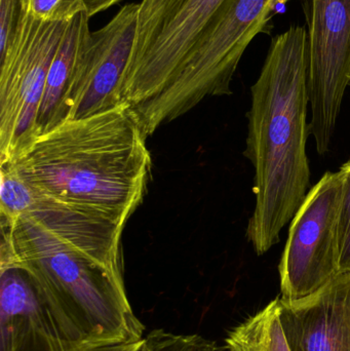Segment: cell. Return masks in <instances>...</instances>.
Masks as SVG:
<instances>
[{
    "instance_id": "obj_3",
    "label": "cell",
    "mask_w": 350,
    "mask_h": 351,
    "mask_svg": "<svg viewBox=\"0 0 350 351\" xmlns=\"http://www.w3.org/2000/svg\"><path fill=\"white\" fill-rule=\"evenodd\" d=\"M0 266L22 270L58 333L73 351H104L143 339L123 268L74 249L25 216H1Z\"/></svg>"
},
{
    "instance_id": "obj_6",
    "label": "cell",
    "mask_w": 350,
    "mask_h": 351,
    "mask_svg": "<svg viewBox=\"0 0 350 351\" xmlns=\"http://www.w3.org/2000/svg\"><path fill=\"white\" fill-rule=\"evenodd\" d=\"M69 22L33 18L23 0L12 40L0 51V162L33 137L47 73Z\"/></svg>"
},
{
    "instance_id": "obj_18",
    "label": "cell",
    "mask_w": 350,
    "mask_h": 351,
    "mask_svg": "<svg viewBox=\"0 0 350 351\" xmlns=\"http://www.w3.org/2000/svg\"><path fill=\"white\" fill-rule=\"evenodd\" d=\"M144 343V338L140 341L133 342V343L121 344V346H113L104 351H140Z\"/></svg>"
},
{
    "instance_id": "obj_5",
    "label": "cell",
    "mask_w": 350,
    "mask_h": 351,
    "mask_svg": "<svg viewBox=\"0 0 350 351\" xmlns=\"http://www.w3.org/2000/svg\"><path fill=\"white\" fill-rule=\"evenodd\" d=\"M232 0H142L118 100L140 123L176 77L205 29Z\"/></svg>"
},
{
    "instance_id": "obj_19",
    "label": "cell",
    "mask_w": 350,
    "mask_h": 351,
    "mask_svg": "<svg viewBox=\"0 0 350 351\" xmlns=\"http://www.w3.org/2000/svg\"><path fill=\"white\" fill-rule=\"evenodd\" d=\"M349 86H350V82H349Z\"/></svg>"
},
{
    "instance_id": "obj_7",
    "label": "cell",
    "mask_w": 350,
    "mask_h": 351,
    "mask_svg": "<svg viewBox=\"0 0 350 351\" xmlns=\"http://www.w3.org/2000/svg\"><path fill=\"white\" fill-rule=\"evenodd\" d=\"M340 173H326L292 219L279 262L282 301L298 304L340 274Z\"/></svg>"
},
{
    "instance_id": "obj_13",
    "label": "cell",
    "mask_w": 350,
    "mask_h": 351,
    "mask_svg": "<svg viewBox=\"0 0 350 351\" xmlns=\"http://www.w3.org/2000/svg\"><path fill=\"white\" fill-rule=\"evenodd\" d=\"M282 315L283 302L281 298H275L230 332L226 348L228 351H292Z\"/></svg>"
},
{
    "instance_id": "obj_14",
    "label": "cell",
    "mask_w": 350,
    "mask_h": 351,
    "mask_svg": "<svg viewBox=\"0 0 350 351\" xmlns=\"http://www.w3.org/2000/svg\"><path fill=\"white\" fill-rule=\"evenodd\" d=\"M140 351H228L215 342L197 335H177L164 330H154L144 337Z\"/></svg>"
},
{
    "instance_id": "obj_4",
    "label": "cell",
    "mask_w": 350,
    "mask_h": 351,
    "mask_svg": "<svg viewBox=\"0 0 350 351\" xmlns=\"http://www.w3.org/2000/svg\"><path fill=\"white\" fill-rule=\"evenodd\" d=\"M293 0H232L209 25L142 121L147 137L214 96L232 94L230 84L253 39L269 33L273 16Z\"/></svg>"
},
{
    "instance_id": "obj_9",
    "label": "cell",
    "mask_w": 350,
    "mask_h": 351,
    "mask_svg": "<svg viewBox=\"0 0 350 351\" xmlns=\"http://www.w3.org/2000/svg\"><path fill=\"white\" fill-rule=\"evenodd\" d=\"M138 14L139 3L125 4L108 24L88 35L76 59L55 125L121 103L118 88L133 49Z\"/></svg>"
},
{
    "instance_id": "obj_8",
    "label": "cell",
    "mask_w": 350,
    "mask_h": 351,
    "mask_svg": "<svg viewBox=\"0 0 350 351\" xmlns=\"http://www.w3.org/2000/svg\"><path fill=\"white\" fill-rule=\"evenodd\" d=\"M308 58L310 128L326 154L350 82V0H310Z\"/></svg>"
},
{
    "instance_id": "obj_10",
    "label": "cell",
    "mask_w": 350,
    "mask_h": 351,
    "mask_svg": "<svg viewBox=\"0 0 350 351\" xmlns=\"http://www.w3.org/2000/svg\"><path fill=\"white\" fill-rule=\"evenodd\" d=\"M0 167L1 216L25 215L96 261L123 268L121 241L127 223L43 195Z\"/></svg>"
},
{
    "instance_id": "obj_1",
    "label": "cell",
    "mask_w": 350,
    "mask_h": 351,
    "mask_svg": "<svg viewBox=\"0 0 350 351\" xmlns=\"http://www.w3.org/2000/svg\"><path fill=\"white\" fill-rule=\"evenodd\" d=\"M147 138L131 107L119 103L61 121L0 166L43 195L127 223L151 176Z\"/></svg>"
},
{
    "instance_id": "obj_2",
    "label": "cell",
    "mask_w": 350,
    "mask_h": 351,
    "mask_svg": "<svg viewBox=\"0 0 350 351\" xmlns=\"http://www.w3.org/2000/svg\"><path fill=\"white\" fill-rule=\"evenodd\" d=\"M308 30L295 25L271 40L251 88L245 156L255 169L254 212L247 237L264 255L303 204L310 185Z\"/></svg>"
},
{
    "instance_id": "obj_16",
    "label": "cell",
    "mask_w": 350,
    "mask_h": 351,
    "mask_svg": "<svg viewBox=\"0 0 350 351\" xmlns=\"http://www.w3.org/2000/svg\"><path fill=\"white\" fill-rule=\"evenodd\" d=\"M342 181L339 243H340V274L350 272V160L339 170Z\"/></svg>"
},
{
    "instance_id": "obj_11",
    "label": "cell",
    "mask_w": 350,
    "mask_h": 351,
    "mask_svg": "<svg viewBox=\"0 0 350 351\" xmlns=\"http://www.w3.org/2000/svg\"><path fill=\"white\" fill-rule=\"evenodd\" d=\"M282 319L292 351H350V272L303 302L283 303Z\"/></svg>"
},
{
    "instance_id": "obj_17",
    "label": "cell",
    "mask_w": 350,
    "mask_h": 351,
    "mask_svg": "<svg viewBox=\"0 0 350 351\" xmlns=\"http://www.w3.org/2000/svg\"><path fill=\"white\" fill-rule=\"evenodd\" d=\"M123 0H84L86 6V14L90 18L96 16L99 12L108 10L111 6L115 5Z\"/></svg>"
},
{
    "instance_id": "obj_15",
    "label": "cell",
    "mask_w": 350,
    "mask_h": 351,
    "mask_svg": "<svg viewBox=\"0 0 350 351\" xmlns=\"http://www.w3.org/2000/svg\"><path fill=\"white\" fill-rule=\"evenodd\" d=\"M31 16L45 22H70L86 12L84 0H26Z\"/></svg>"
},
{
    "instance_id": "obj_12",
    "label": "cell",
    "mask_w": 350,
    "mask_h": 351,
    "mask_svg": "<svg viewBox=\"0 0 350 351\" xmlns=\"http://www.w3.org/2000/svg\"><path fill=\"white\" fill-rule=\"evenodd\" d=\"M90 19L86 12H84L72 19L68 24L61 45L47 73L33 137L55 127L58 111L67 90L76 59L84 41L90 34L88 26Z\"/></svg>"
}]
</instances>
